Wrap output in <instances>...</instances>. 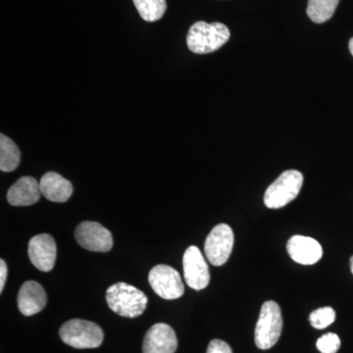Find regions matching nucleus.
I'll return each mask as SVG.
<instances>
[{
    "label": "nucleus",
    "mask_w": 353,
    "mask_h": 353,
    "mask_svg": "<svg viewBox=\"0 0 353 353\" xmlns=\"http://www.w3.org/2000/svg\"><path fill=\"white\" fill-rule=\"evenodd\" d=\"M230 30L222 23L199 21L190 27L187 37L188 48L196 54H206L219 50L229 41Z\"/></svg>",
    "instance_id": "1"
},
{
    "label": "nucleus",
    "mask_w": 353,
    "mask_h": 353,
    "mask_svg": "<svg viewBox=\"0 0 353 353\" xmlns=\"http://www.w3.org/2000/svg\"><path fill=\"white\" fill-rule=\"evenodd\" d=\"M106 301L116 314L122 317L136 318L145 312L148 297L134 285L117 283L108 288Z\"/></svg>",
    "instance_id": "2"
},
{
    "label": "nucleus",
    "mask_w": 353,
    "mask_h": 353,
    "mask_svg": "<svg viewBox=\"0 0 353 353\" xmlns=\"http://www.w3.org/2000/svg\"><path fill=\"white\" fill-rule=\"evenodd\" d=\"M62 341L70 347L85 350L101 347L103 332L94 322L72 319L62 325L59 330Z\"/></svg>",
    "instance_id": "3"
},
{
    "label": "nucleus",
    "mask_w": 353,
    "mask_h": 353,
    "mask_svg": "<svg viewBox=\"0 0 353 353\" xmlns=\"http://www.w3.org/2000/svg\"><path fill=\"white\" fill-rule=\"evenodd\" d=\"M283 330L280 306L275 301H266L262 305L255 327V345L260 350H269L278 343Z\"/></svg>",
    "instance_id": "4"
},
{
    "label": "nucleus",
    "mask_w": 353,
    "mask_h": 353,
    "mask_svg": "<svg viewBox=\"0 0 353 353\" xmlns=\"http://www.w3.org/2000/svg\"><path fill=\"white\" fill-rule=\"evenodd\" d=\"M303 185V176L296 170L285 171L264 194V203L268 208H284L299 196Z\"/></svg>",
    "instance_id": "5"
},
{
    "label": "nucleus",
    "mask_w": 353,
    "mask_h": 353,
    "mask_svg": "<svg viewBox=\"0 0 353 353\" xmlns=\"http://www.w3.org/2000/svg\"><path fill=\"white\" fill-rule=\"evenodd\" d=\"M148 282L157 296L163 299H176L185 292L179 272L168 265H157L148 274Z\"/></svg>",
    "instance_id": "6"
},
{
    "label": "nucleus",
    "mask_w": 353,
    "mask_h": 353,
    "mask_svg": "<svg viewBox=\"0 0 353 353\" xmlns=\"http://www.w3.org/2000/svg\"><path fill=\"white\" fill-rule=\"evenodd\" d=\"M233 230L227 224L213 228L206 238L204 252L213 266H222L228 261L234 248Z\"/></svg>",
    "instance_id": "7"
},
{
    "label": "nucleus",
    "mask_w": 353,
    "mask_h": 353,
    "mask_svg": "<svg viewBox=\"0 0 353 353\" xmlns=\"http://www.w3.org/2000/svg\"><path fill=\"white\" fill-rule=\"evenodd\" d=\"M76 240L79 245L94 252H108L112 248V234L97 222L85 221L77 227Z\"/></svg>",
    "instance_id": "8"
},
{
    "label": "nucleus",
    "mask_w": 353,
    "mask_h": 353,
    "mask_svg": "<svg viewBox=\"0 0 353 353\" xmlns=\"http://www.w3.org/2000/svg\"><path fill=\"white\" fill-rule=\"evenodd\" d=\"M183 275L187 285L196 290L205 289L210 282L208 265L199 248H188L183 259Z\"/></svg>",
    "instance_id": "9"
},
{
    "label": "nucleus",
    "mask_w": 353,
    "mask_h": 353,
    "mask_svg": "<svg viewBox=\"0 0 353 353\" xmlns=\"http://www.w3.org/2000/svg\"><path fill=\"white\" fill-rule=\"evenodd\" d=\"M28 252L32 265L39 271L52 270L57 261V248L50 234H41L32 238Z\"/></svg>",
    "instance_id": "10"
},
{
    "label": "nucleus",
    "mask_w": 353,
    "mask_h": 353,
    "mask_svg": "<svg viewBox=\"0 0 353 353\" xmlns=\"http://www.w3.org/2000/svg\"><path fill=\"white\" fill-rule=\"evenodd\" d=\"M178 340L174 330L164 323H157L148 330L143 339V353H175Z\"/></svg>",
    "instance_id": "11"
},
{
    "label": "nucleus",
    "mask_w": 353,
    "mask_h": 353,
    "mask_svg": "<svg viewBox=\"0 0 353 353\" xmlns=\"http://www.w3.org/2000/svg\"><path fill=\"white\" fill-rule=\"evenodd\" d=\"M290 259L301 265H313L322 259V246L317 241L304 236H294L287 245Z\"/></svg>",
    "instance_id": "12"
},
{
    "label": "nucleus",
    "mask_w": 353,
    "mask_h": 353,
    "mask_svg": "<svg viewBox=\"0 0 353 353\" xmlns=\"http://www.w3.org/2000/svg\"><path fill=\"white\" fill-rule=\"evenodd\" d=\"M17 301L20 312L25 316H32L46 307L48 297L39 283L28 281L20 288Z\"/></svg>",
    "instance_id": "13"
},
{
    "label": "nucleus",
    "mask_w": 353,
    "mask_h": 353,
    "mask_svg": "<svg viewBox=\"0 0 353 353\" xmlns=\"http://www.w3.org/2000/svg\"><path fill=\"white\" fill-rule=\"evenodd\" d=\"M39 182L32 176L19 179L7 192V201L13 206H30L41 199Z\"/></svg>",
    "instance_id": "14"
},
{
    "label": "nucleus",
    "mask_w": 353,
    "mask_h": 353,
    "mask_svg": "<svg viewBox=\"0 0 353 353\" xmlns=\"http://www.w3.org/2000/svg\"><path fill=\"white\" fill-rule=\"evenodd\" d=\"M39 188L41 194L53 202L67 201L73 194L71 182L55 172L44 174L39 181Z\"/></svg>",
    "instance_id": "15"
},
{
    "label": "nucleus",
    "mask_w": 353,
    "mask_h": 353,
    "mask_svg": "<svg viewBox=\"0 0 353 353\" xmlns=\"http://www.w3.org/2000/svg\"><path fill=\"white\" fill-rule=\"evenodd\" d=\"M19 148L12 139L0 134V169L2 172H12L20 163Z\"/></svg>",
    "instance_id": "16"
},
{
    "label": "nucleus",
    "mask_w": 353,
    "mask_h": 353,
    "mask_svg": "<svg viewBox=\"0 0 353 353\" xmlns=\"http://www.w3.org/2000/svg\"><path fill=\"white\" fill-rule=\"evenodd\" d=\"M340 0H308V17L317 24L327 22L333 17Z\"/></svg>",
    "instance_id": "17"
},
{
    "label": "nucleus",
    "mask_w": 353,
    "mask_h": 353,
    "mask_svg": "<svg viewBox=\"0 0 353 353\" xmlns=\"http://www.w3.org/2000/svg\"><path fill=\"white\" fill-rule=\"evenodd\" d=\"M141 17L146 22H155L163 17L166 0H132Z\"/></svg>",
    "instance_id": "18"
},
{
    "label": "nucleus",
    "mask_w": 353,
    "mask_h": 353,
    "mask_svg": "<svg viewBox=\"0 0 353 353\" xmlns=\"http://www.w3.org/2000/svg\"><path fill=\"white\" fill-rule=\"evenodd\" d=\"M336 320V312L332 307H322L313 311L309 316L311 326L317 330L327 328Z\"/></svg>",
    "instance_id": "19"
},
{
    "label": "nucleus",
    "mask_w": 353,
    "mask_h": 353,
    "mask_svg": "<svg viewBox=\"0 0 353 353\" xmlns=\"http://www.w3.org/2000/svg\"><path fill=\"white\" fill-rule=\"evenodd\" d=\"M316 347L321 353H336L341 347V340L338 334H326L317 341Z\"/></svg>",
    "instance_id": "20"
},
{
    "label": "nucleus",
    "mask_w": 353,
    "mask_h": 353,
    "mask_svg": "<svg viewBox=\"0 0 353 353\" xmlns=\"http://www.w3.org/2000/svg\"><path fill=\"white\" fill-rule=\"evenodd\" d=\"M206 353H233L231 347L227 343L221 340H213L210 341Z\"/></svg>",
    "instance_id": "21"
},
{
    "label": "nucleus",
    "mask_w": 353,
    "mask_h": 353,
    "mask_svg": "<svg viewBox=\"0 0 353 353\" xmlns=\"http://www.w3.org/2000/svg\"><path fill=\"white\" fill-rule=\"evenodd\" d=\"M7 278V265L3 259L0 260V292L4 289Z\"/></svg>",
    "instance_id": "22"
},
{
    "label": "nucleus",
    "mask_w": 353,
    "mask_h": 353,
    "mask_svg": "<svg viewBox=\"0 0 353 353\" xmlns=\"http://www.w3.org/2000/svg\"><path fill=\"white\" fill-rule=\"evenodd\" d=\"M348 48H350V53H352L353 57V38L350 39V43H348Z\"/></svg>",
    "instance_id": "23"
},
{
    "label": "nucleus",
    "mask_w": 353,
    "mask_h": 353,
    "mask_svg": "<svg viewBox=\"0 0 353 353\" xmlns=\"http://www.w3.org/2000/svg\"><path fill=\"white\" fill-rule=\"evenodd\" d=\"M350 270H352V273L353 274V255L352 259H350Z\"/></svg>",
    "instance_id": "24"
}]
</instances>
